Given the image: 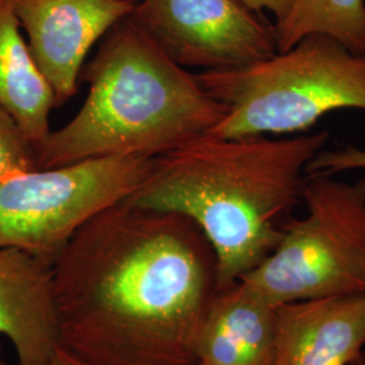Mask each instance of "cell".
I'll return each mask as SVG.
<instances>
[{
	"mask_svg": "<svg viewBox=\"0 0 365 365\" xmlns=\"http://www.w3.org/2000/svg\"><path fill=\"white\" fill-rule=\"evenodd\" d=\"M58 346L83 365H195L218 292L206 235L125 202L86 222L53 262Z\"/></svg>",
	"mask_w": 365,
	"mask_h": 365,
	"instance_id": "1",
	"label": "cell"
},
{
	"mask_svg": "<svg viewBox=\"0 0 365 365\" xmlns=\"http://www.w3.org/2000/svg\"><path fill=\"white\" fill-rule=\"evenodd\" d=\"M277 52L300 39L325 34L352 52L365 53V0H294L287 15L274 24Z\"/></svg>",
	"mask_w": 365,
	"mask_h": 365,
	"instance_id": "13",
	"label": "cell"
},
{
	"mask_svg": "<svg viewBox=\"0 0 365 365\" xmlns=\"http://www.w3.org/2000/svg\"><path fill=\"white\" fill-rule=\"evenodd\" d=\"M150 167L143 157H105L1 182L0 249H21L53 264L86 222L129 197Z\"/></svg>",
	"mask_w": 365,
	"mask_h": 365,
	"instance_id": "6",
	"label": "cell"
},
{
	"mask_svg": "<svg viewBox=\"0 0 365 365\" xmlns=\"http://www.w3.org/2000/svg\"><path fill=\"white\" fill-rule=\"evenodd\" d=\"M27 45L52 87L57 107L78 92L92 48L120 21L135 0H11Z\"/></svg>",
	"mask_w": 365,
	"mask_h": 365,
	"instance_id": "8",
	"label": "cell"
},
{
	"mask_svg": "<svg viewBox=\"0 0 365 365\" xmlns=\"http://www.w3.org/2000/svg\"><path fill=\"white\" fill-rule=\"evenodd\" d=\"M276 306L241 280L220 288L196 339V364L272 365Z\"/></svg>",
	"mask_w": 365,
	"mask_h": 365,
	"instance_id": "11",
	"label": "cell"
},
{
	"mask_svg": "<svg viewBox=\"0 0 365 365\" xmlns=\"http://www.w3.org/2000/svg\"><path fill=\"white\" fill-rule=\"evenodd\" d=\"M306 215L289 218L276 248L240 280L274 306L365 294V191L307 175Z\"/></svg>",
	"mask_w": 365,
	"mask_h": 365,
	"instance_id": "5",
	"label": "cell"
},
{
	"mask_svg": "<svg viewBox=\"0 0 365 365\" xmlns=\"http://www.w3.org/2000/svg\"><path fill=\"white\" fill-rule=\"evenodd\" d=\"M37 170L36 150L13 117L0 107V184Z\"/></svg>",
	"mask_w": 365,
	"mask_h": 365,
	"instance_id": "14",
	"label": "cell"
},
{
	"mask_svg": "<svg viewBox=\"0 0 365 365\" xmlns=\"http://www.w3.org/2000/svg\"><path fill=\"white\" fill-rule=\"evenodd\" d=\"M80 81L88 87L86 101L34 148L37 168L105 157L153 160L206 135L226 114L195 73L130 16L101 39Z\"/></svg>",
	"mask_w": 365,
	"mask_h": 365,
	"instance_id": "3",
	"label": "cell"
},
{
	"mask_svg": "<svg viewBox=\"0 0 365 365\" xmlns=\"http://www.w3.org/2000/svg\"><path fill=\"white\" fill-rule=\"evenodd\" d=\"M195 365H200V364H195Z\"/></svg>",
	"mask_w": 365,
	"mask_h": 365,
	"instance_id": "21",
	"label": "cell"
},
{
	"mask_svg": "<svg viewBox=\"0 0 365 365\" xmlns=\"http://www.w3.org/2000/svg\"><path fill=\"white\" fill-rule=\"evenodd\" d=\"M241 0H141L130 18L179 66H252L277 53L274 25Z\"/></svg>",
	"mask_w": 365,
	"mask_h": 365,
	"instance_id": "7",
	"label": "cell"
},
{
	"mask_svg": "<svg viewBox=\"0 0 365 365\" xmlns=\"http://www.w3.org/2000/svg\"><path fill=\"white\" fill-rule=\"evenodd\" d=\"M247 7L256 13L268 11L272 14L276 19V24L280 22L287 15L294 0H241Z\"/></svg>",
	"mask_w": 365,
	"mask_h": 365,
	"instance_id": "16",
	"label": "cell"
},
{
	"mask_svg": "<svg viewBox=\"0 0 365 365\" xmlns=\"http://www.w3.org/2000/svg\"><path fill=\"white\" fill-rule=\"evenodd\" d=\"M0 334L18 365H46L58 348L53 264L25 250L0 249Z\"/></svg>",
	"mask_w": 365,
	"mask_h": 365,
	"instance_id": "10",
	"label": "cell"
},
{
	"mask_svg": "<svg viewBox=\"0 0 365 365\" xmlns=\"http://www.w3.org/2000/svg\"><path fill=\"white\" fill-rule=\"evenodd\" d=\"M0 365H7L6 363H4V360L0 357Z\"/></svg>",
	"mask_w": 365,
	"mask_h": 365,
	"instance_id": "19",
	"label": "cell"
},
{
	"mask_svg": "<svg viewBox=\"0 0 365 365\" xmlns=\"http://www.w3.org/2000/svg\"><path fill=\"white\" fill-rule=\"evenodd\" d=\"M329 131L286 138L202 135L152 160L125 203L176 212L206 235L218 262V289L255 269L279 244L302 200L307 165Z\"/></svg>",
	"mask_w": 365,
	"mask_h": 365,
	"instance_id": "2",
	"label": "cell"
},
{
	"mask_svg": "<svg viewBox=\"0 0 365 365\" xmlns=\"http://www.w3.org/2000/svg\"><path fill=\"white\" fill-rule=\"evenodd\" d=\"M365 170V149L356 146H344L336 150L318 152L307 165V175L333 176L346 170ZM365 191V180L359 182Z\"/></svg>",
	"mask_w": 365,
	"mask_h": 365,
	"instance_id": "15",
	"label": "cell"
},
{
	"mask_svg": "<svg viewBox=\"0 0 365 365\" xmlns=\"http://www.w3.org/2000/svg\"><path fill=\"white\" fill-rule=\"evenodd\" d=\"M365 351V294L276 306L272 365H348Z\"/></svg>",
	"mask_w": 365,
	"mask_h": 365,
	"instance_id": "9",
	"label": "cell"
},
{
	"mask_svg": "<svg viewBox=\"0 0 365 365\" xmlns=\"http://www.w3.org/2000/svg\"><path fill=\"white\" fill-rule=\"evenodd\" d=\"M195 75L226 107L206 134L211 137L294 135L330 113L365 111V53L325 34L307 36L252 66Z\"/></svg>",
	"mask_w": 365,
	"mask_h": 365,
	"instance_id": "4",
	"label": "cell"
},
{
	"mask_svg": "<svg viewBox=\"0 0 365 365\" xmlns=\"http://www.w3.org/2000/svg\"><path fill=\"white\" fill-rule=\"evenodd\" d=\"M46 365H83L78 361L75 357H72L69 353L63 351L60 346L57 348V351L53 353L51 360L46 363Z\"/></svg>",
	"mask_w": 365,
	"mask_h": 365,
	"instance_id": "17",
	"label": "cell"
},
{
	"mask_svg": "<svg viewBox=\"0 0 365 365\" xmlns=\"http://www.w3.org/2000/svg\"><path fill=\"white\" fill-rule=\"evenodd\" d=\"M0 351H1V345H0Z\"/></svg>",
	"mask_w": 365,
	"mask_h": 365,
	"instance_id": "20",
	"label": "cell"
},
{
	"mask_svg": "<svg viewBox=\"0 0 365 365\" xmlns=\"http://www.w3.org/2000/svg\"><path fill=\"white\" fill-rule=\"evenodd\" d=\"M0 107L34 148L51 133L56 96L27 45L11 0H0Z\"/></svg>",
	"mask_w": 365,
	"mask_h": 365,
	"instance_id": "12",
	"label": "cell"
},
{
	"mask_svg": "<svg viewBox=\"0 0 365 365\" xmlns=\"http://www.w3.org/2000/svg\"><path fill=\"white\" fill-rule=\"evenodd\" d=\"M348 365H365V351L360 353V354L353 360L352 363Z\"/></svg>",
	"mask_w": 365,
	"mask_h": 365,
	"instance_id": "18",
	"label": "cell"
}]
</instances>
